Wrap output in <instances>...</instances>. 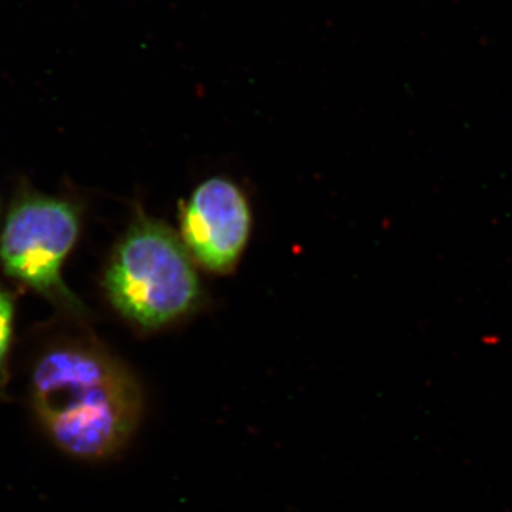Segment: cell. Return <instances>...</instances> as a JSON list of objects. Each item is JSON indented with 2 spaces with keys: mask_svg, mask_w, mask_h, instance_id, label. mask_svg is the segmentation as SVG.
<instances>
[{
  "mask_svg": "<svg viewBox=\"0 0 512 512\" xmlns=\"http://www.w3.org/2000/svg\"><path fill=\"white\" fill-rule=\"evenodd\" d=\"M13 326H15V302H13L12 293L0 285V399H5L8 392Z\"/></svg>",
  "mask_w": 512,
  "mask_h": 512,
  "instance_id": "5b68a950",
  "label": "cell"
},
{
  "mask_svg": "<svg viewBox=\"0 0 512 512\" xmlns=\"http://www.w3.org/2000/svg\"><path fill=\"white\" fill-rule=\"evenodd\" d=\"M82 214L74 202L40 192H20L0 235V265L63 312L80 316L82 302L63 281V265L79 239Z\"/></svg>",
  "mask_w": 512,
  "mask_h": 512,
  "instance_id": "3957f363",
  "label": "cell"
},
{
  "mask_svg": "<svg viewBox=\"0 0 512 512\" xmlns=\"http://www.w3.org/2000/svg\"><path fill=\"white\" fill-rule=\"evenodd\" d=\"M29 399L37 423L66 456L104 461L117 456L143 416L136 377L97 340L59 335L35 357Z\"/></svg>",
  "mask_w": 512,
  "mask_h": 512,
  "instance_id": "6da1fadb",
  "label": "cell"
},
{
  "mask_svg": "<svg viewBox=\"0 0 512 512\" xmlns=\"http://www.w3.org/2000/svg\"><path fill=\"white\" fill-rule=\"evenodd\" d=\"M247 197L227 178L198 185L181 212V238L192 258L211 272L237 264L251 234Z\"/></svg>",
  "mask_w": 512,
  "mask_h": 512,
  "instance_id": "277c9868",
  "label": "cell"
},
{
  "mask_svg": "<svg viewBox=\"0 0 512 512\" xmlns=\"http://www.w3.org/2000/svg\"><path fill=\"white\" fill-rule=\"evenodd\" d=\"M103 288L116 311L138 328H163L197 308L200 278L183 239L147 215L134 218L114 248Z\"/></svg>",
  "mask_w": 512,
  "mask_h": 512,
  "instance_id": "7a4b0ae2",
  "label": "cell"
}]
</instances>
